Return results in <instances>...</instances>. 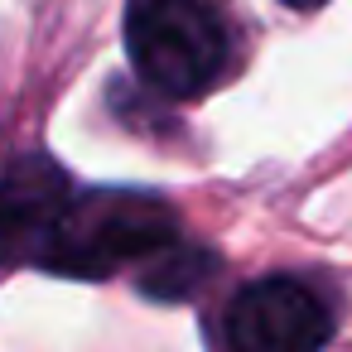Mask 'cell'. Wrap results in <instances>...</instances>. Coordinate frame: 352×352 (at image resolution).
<instances>
[{
  "instance_id": "obj_1",
  "label": "cell",
  "mask_w": 352,
  "mask_h": 352,
  "mask_svg": "<svg viewBox=\"0 0 352 352\" xmlns=\"http://www.w3.org/2000/svg\"><path fill=\"white\" fill-rule=\"evenodd\" d=\"M179 241L174 208L145 188H82L54 227L39 265L68 280H107Z\"/></svg>"
},
{
  "instance_id": "obj_2",
  "label": "cell",
  "mask_w": 352,
  "mask_h": 352,
  "mask_svg": "<svg viewBox=\"0 0 352 352\" xmlns=\"http://www.w3.org/2000/svg\"><path fill=\"white\" fill-rule=\"evenodd\" d=\"M126 54L145 87L188 102L227 78L232 39L208 0H131L126 6Z\"/></svg>"
},
{
  "instance_id": "obj_3",
  "label": "cell",
  "mask_w": 352,
  "mask_h": 352,
  "mask_svg": "<svg viewBox=\"0 0 352 352\" xmlns=\"http://www.w3.org/2000/svg\"><path fill=\"white\" fill-rule=\"evenodd\" d=\"M222 328L227 352H323L333 318L309 285L289 275H265L236 289Z\"/></svg>"
},
{
  "instance_id": "obj_4",
  "label": "cell",
  "mask_w": 352,
  "mask_h": 352,
  "mask_svg": "<svg viewBox=\"0 0 352 352\" xmlns=\"http://www.w3.org/2000/svg\"><path fill=\"white\" fill-rule=\"evenodd\" d=\"M73 203V184L54 155H20L0 174V270L39 261Z\"/></svg>"
},
{
  "instance_id": "obj_5",
  "label": "cell",
  "mask_w": 352,
  "mask_h": 352,
  "mask_svg": "<svg viewBox=\"0 0 352 352\" xmlns=\"http://www.w3.org/2000/svg\"><path fill=\"white\" fill-rule=\"evenodd\" d=\"M217 270V256L208 246H188V241H174L169 251H160L155 261H145L140 270V294L160 299V304H179V299H193Z\"/></svg>"
},
{
  "instance_id": "obj_6",
  "label": "cell",
  "mask_w": 352,
  "mask_h": 352,
  "mask_svg": "<svg viewBox=\"0 0 352 352\" xmlns=\"http://www.w3.org/2000/svg\"><path fill=\"white\" fill-rule=\"evenodd\" d=\"M280 6H289V10H318V6H328V0H280Z\"/></svg>"
}]
</instances>
